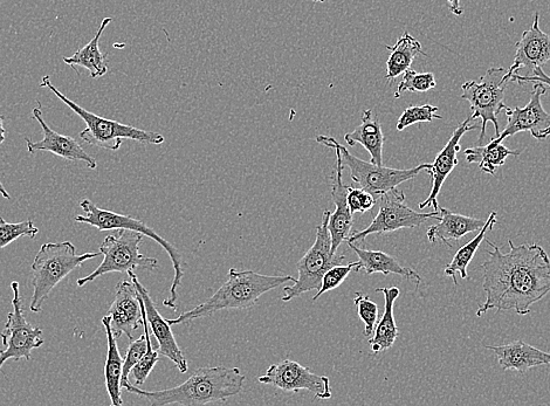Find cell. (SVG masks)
<instances>
[{"instance_id": "obj_1", "label": "cell", "mask_w": 550, "mask_h": 406, "mask_svg": "<svg viewBox=\"0 0 550 406\" xmlns=\"http://www.w3.org/2000/svg\"><path fill=\"white\" fill-rule=\"evenodd\" d=\"M492 247L483 266V288L486 301L477 311L483 316L495 309L498 313L514 311L524 316L536 302L550 292V259L538 244L515 246L508 240L510 252L503 253L490 240Z\"/></svg>"}, {"instance_id": "obj_2", "label": "cell", "mask_w": 550, "mask_h": 406, "mask_svg": "<svg viewBox=\"0 0 550 406\" xmlns=\"http://www.w3.org/2000/svg\"><path fill=\"white\" fill-rule=\"evenodd\" d=\"M246 377L238 368L215 367L197 369L187 381L178 387L160 391H146L129 382L125 389L136 396L146 398L153 406L180 404L201 406L223 403L240 394Z\"/></svg>"}, {"instance_id": "obj_3", "label": "cell", "mask_w": 550, "mask_h": 406, "mask_svg": "<svg viewBox=\"0 0 550 406\" xmlns=\"http://www.w3.org/2000/svg\"><path fill=\"white\" fill-rule=\"evenodd\" d=\"M292 275H265L254 271H238L231 268L228 280L209 300L185 312L173 320L171 326L182 325L197 319L206 318L228 309H247L257 305L260 297L288 282H295Z\"/></svg>"}, {"instance_id": "obj_4", "label": "cell", "mask_w": 550, "mask_h": 406, "mask_svg": "<svg viewBox=\"0 0 550 406\" xmlns=\"http://www.w3.org/2000/svg\"><path fill=\"white\" fill-rule=\"evenodd\" d=\"M100 256L101 252L77 254V249L71 242L41 245L32 264L33 294L30 311L32 313L43 311L46 300L61 281L85 261Z\"/></svg>"}, {"instance_id": "obj_5", "label": "cell", "mask_w": 550, "mask_h": 406, "mask_svg": "<svg viewBox=\"0 0 550 406\" xmlns=\"http://www.w3.org/2000/svg\"><path fill=\"white\" fill-rule=\"evenodd\" d=\"M40 86L50 89L59 100L63 101L68 108L72 109L86 123L87 127L80 133V139L89 144V146L118 151L122 146L123 140H132L142 144H156V146H160L165 141L164 136L160 133L147 132V130L133 126L122 125L118 121L101 118L99 115L88 112V110L80 107L78 103L68 99L66 95L61 93L52 84L51 78L48 75L41 79Z\"/></svg>"}, {"instance_id": "obj_6", "label": "cell", "mask_w": 550, "mask_h": 406, "mask_svg": "<svg viewBox=\"0 0 550 406\" xmlns=\"http://www.w3.org/2000/svg\"><path fill=\"white\" fill-rule=\"evenodd\" d=\"M79 205L80 208L85 211V216H75V222L91 225L99 231L127 229L140 232L144 235V237L155 240L158 245L163 247L165 252L168 253L175 271L173 285L170 287L169 298L164 300L163 305L173 309V311H176L178 288L182 285V279L184 277L181 252L140 219H135L129 216L120 215V213L100 209L99 206H96L94 203L89 201V199H82Z\"/></svg>"}, {"instance_id": "obj_7", "label": "cell", "mask_w": 550, "mask_h": 406, "mask_svg": "<svg viewBox=\"0 0 550 406\" xmlns=\"http://www.w3.org/2000/svg\"><path fill=\"white\" fill-rule=\"evenodd\" d=\"M316 142L322 146L339 151L343 167L349 169L352 180L360 185V188L370 192L376 198L390 190L400 187L401 184L414 180L422 172L431 169L432 164L423 163L411 169H393L360 160L349 153L334 137L320 135Z\"/></svg>"}, {"instance_id": "obj_8", "label": "cell", "mask_w": 550, "mask_h": 406, "mask_svg": "<svg viewBox=\"0 0 550 406\" xmlns=\"http://www.w3.org/2000/svg\"><path fill=\"white\" fill-rule=\"evenodd\" d=\"M330 215L332 212L329 210L323 212L322 224L316 229L315 243L297 265L299 278L293 286L284 288L283 302H290L308 292H318L323 275L330 268L345 263V254L332 252V238L328 229Z\"/></svg>"}, {"instance_id": "obj_9", "label": "cell", "mask_w": 550, "mask_h": 406, "mask_svg": "<svg viewBox=\"0 0 550 406\" xmlns=\"http://www.w3.org/2000/svg\"><path fill=\"white\" fill-rule=\"evenodd\" d=\"M144 235L140 232L120 229L115 230L100 245L102 263L96 270L77 281L79 287H84L108 273H129L142 268L154 271L158 266L155 258L143 256L140 252Z\"/></svg>"}, {"instance_id": "obj_10", "label": "cell", "mask_w": 550, "mask_h": 406, "mask_svg": "<svg viewBox=\"0 0 550 406\" xmlns=\"http://www.w3.org/2000/svg\"><path fill=\"white\" fill-rule=\"evenodd\" d=\"M504 67H493L480 78V81H467L462 86V99L471 105L472 120L481 119V132L478 146H483L488 123H493L495 137L500 135L498 116L505 109V91L511 82L506 77Z\"/></svg>"}, {"instance_id": "obj_11", "label": "cell", "mask_w": 550, "mask_h": 406, "mask_svg": "<svg viewBox=\"0 0 550 406\" xmlns=\"http://www.w3.org/2000/svg\"><path fill=\"white\" fill-rule=\"evenodd\" d=\"M404 192L400 189H393L377 198L378 213L373 222L363 231L356 232L349 236L347 243H361L370 235H384V233L395 232L402 229H416L423 225L426 220L437 219L440 211L429 213L417 212L409 208L405 203Z\"/></svg>"}, {"instance_id": "obj_12", "label": "cell", "mask_w": 550, "mask_h": 406, "mask_svg": "<svg viewBox=\"0 0 550 406\" xmlns=\"http://www.w3.org/2000/svg\"><path fill=\"white\" fill-rule=\"evenodd\" d=\"M13 292V311L8 314V321L0 333L4 349L0 352V369L10 360H32V352L44 344L43 330L34 327L26 319L23 298L20 294L19 282L11 284Z\"/></svg>"}, {"instance_id": "obj_13", "label": "cell", "mask_w": 550, "mask_h": 406, "mask_svg": "<svg viewBox=\"0 0 550 406\" xmlns=\"http://www.w3.org/2000/svg\"><path fill=\"white\" fill-rule=\"evenodd\" d=\"M258 381L285 392L306 390L315 398H332V389L327 376L316 375L311 369L302 367L301 364L292 360L272 364L265 375L258 377Z\"/></svg>"}, {"instance_id": "obj_14", "label": "cell", "mask_w": 550, "mask_h": 406, "mask_svg": "<svg viewBox=\"0 0 550 406\" xmlns=\"http://www.w3.org/2000/svg\"><path fill=\"white\" fill-rule=\"evenodd\" d=\"M546 92L545 85L535 82L531 100L526 107L513 109L505 107L507 126L503 133H500L499 137L492 141L504 142L507 137L524 132L531 133L534 139L539 141L548 139L550 136V114L542 106V96Z\"/></svg>"}, {"instance_id": "obj_15", "label": "cell", "mask_w": 550, "mask_h": 406, "mask_svg": "<svg viewBox=\"0 0 550 406\" xmlns=\"http://www.w3.org/2000/svg\"><path fill=\"white\" fill-rule=\"evenodd\" d=\"M43 110H41V103L38 101V106L32 110V118L38 121L41 129H43V140L39 142H33L31 139H25L27 144V151L29 154H37L39 151H46L55 156L64 158L70 162H84L89 169L95 170L98 167V163L94 157L86 153V150L80 146V144L71 136L61 135L47 125L43 118Z\"/></svg>"}, {"instance_id": "obj_16", "label": "cell", "mask_w": 550, "mask_h": 406, "mask_svg": "<svg viewBox=\"0 0 550 406\" xmlns=\"http://www.w3.org/2000/svg\"><path fill=\"white\" fill-rule=\"evenodd\" d=\"M128 275L132 278L137 292L140 293L143 300L144 311H146L151 334L155 336L158 344V353L164 357H168L171 362H174L175 366L182 374L187 373L189 369L188 361L185 359L182 349L176 342L170 323L163 318L160 312H158L154 300L150 297L148 289L141 284L139 279H137L134 271L129 272Z\"/></svg>"}, {"instance_id": "obj_17", "label": "cell", "mask_w": 550, "mask_h": 406, "mask_svg": "<svg viewBox=\"0 0 550 406\" xmlns=\"http://www.w3.org/2000/svg\"><path fill=\"white\" fill-rule=\"evenodd\" d=\"M108 313L116 339L125 334L134 341V332L142 326L143 318L140 294L133 281L122 280L116 285L115 298Z\"/></svg>"}, {"instance_id": "obj_18", "label": "cell", "mask_w": 550, "mask_h": 406, "mask_svg": "<svg viewBox=\"0 0 550 406\" xmlns=\"http://www.w3.org/2000/svg\"><path fill=\"white\" fill-rule=\"evenodd\" d=\"M471 121L472 118L470 116L469 119L460 123L455 132H453L449 142L446 143V146L437 155L435 162L432 163L431 169L428 170L432 180L431 192L429 197L426 198L423 203L419 204V209L423 210L428 208V206H432L433 211H439L438 196L440 190H442L446 178L450 176L453 169H455L459 163L458 154L460 151V140H462V137L466 133L479 129V126L470 125Z\"/></svg>"}, {"instance_id": "obj_19", "label": "cell", "mask_w": 550, "mask_h": 406, "mask_svg": "<svg viewBox=\"0 0 550 406\" xmlns=\"http://www.w3.org/2000/svg\"><path fill=\"white\" fill-rule=\"evenodd\" d=\"M550 61V36L540 29L539 13L534 15L531 29L521 34V38L515 45V57L510 70H507L505 79L511 82L513 74L527 68L533 71L536 67H542Z\"/></svg>"}, {"instance_id": "obj_20", "label": "cell", "mask_w": 550, "mask_h": 406, "mask_svg": "<svg viewBox=\"0 0 550 406\" xmlns=\"http://www.w3.org/2000/svg\"><path fill=\"white\" fill-rule=\"evenodd\" d=\"M336 164L332 177V197L335 204V211L330 215L328 229L330 238H332V252L338 253L339 247L350 236L353 229V213L350 211L347 194L348 185L343 184V167L339 151L335 150Z\"/></svg>"}, {"instance_id": "obj_21", "label": "cell", "mask_w": 550, "mask_h": 406, "mask_svg": "<svg viewBox=\"0 0 550 406\" xmlns=\"http://www.w3.org/2000/svg\"><path fill=\"white\" fill-rule=\"evenodd\" d=\"M485 348L492 350L497 357L499 366L504 371L513 370L518 373H526L534 368L550 366L549 353L524 341H514L504 344V346H485Z\"/></svg>"}, {"instance_id": "obj_22", "label": "cell", "mask_w": 550, "mask_h": 406, "mask_svg": "<svg viewBox=\"0 0 550 406\" xmlns=\"http://www.w3.org/2000/svg\"><path fill=\"white\" fill-rule=\"evenodd\" d=\"M438 223L429 227L426 232L429 242H443L451 249V242H459L469 233L481 230L486 222L481 219L459 215L449 209L439 208Z\"/></svg>"}, {"instance_id": "obj_23", "label": "cell", "mask_w": 550, "mask_h": 406, "mask_svg": "<svg viewBox=\"0 0 550 406\" xmlns=\"http://www.w3.org/2000/svg\"><path fill=\"white\" fill-rule=\"evenodd\" d=\"M356 256L359 257L355 272H364L367 275L381 273L383 275L396 274L405 279L414 281L416 285L421 284L422 278L412 268L402 266L398 261L382 251L366 250L354 243H347Z\"/></svg>"}, {"instance_id": "obj_24", "label": "cell", "mask_w": 550, "mask_h": 406, "mask_svg": "<svg viewBox=\"0 0 550 406\" xmlns=\"http://www.w3.org/2000/svg\"><path fill=\"white\" fill-rule=\"evenodd\" d=\"M345 141L350 147L361 144L370 154L371 163L383 165L385 137L381 122L377 119V116L374 115L373 110H364L361 125L357 126L352 133H347L345 135Z\"/></svg>"}, {"instance_id": "obj_25", "label": "cell", "mask_w": 550, "mask_h": 406, "mask_svg": "<svg viewBox=\"0 0 550 406\" xmlns=\"http://www.w3.org/2000/svg\"><path fill=\"white\" fill-rule=\"evenodd\" d=\"M376 292L384 295L385 304L382 318L375 327L373 337L369 340L374 354L385 352V350L393 347L398 335H400V329L396 325L394 316L395 302L401 295L400 288H377Z\"/></svg>"}, {"instance_id": "obj_26", "label": "cell", "mask_w": 550, "mask_h": 406, "mask_svg": "<svg viewBox=\"0 0 550 406\" xmlns=\"http://www.w3.org/2000/svg\"><path fill=\"white\" fill-rule=\"evenodd\" d=\"M102 325L106 329L108 350L105 366L106 388L112 406H121L122 401V373L123 359L120 354L118 342L113 334L112 326H110V316H103Z\"/></svg>"}, {"instance_id": "obj_27", "label": "cell", "mask_w": 550, "mask_h": 406, "mask_svg": "<svg viewBox=\"0 0 550 406\" xmlns=\"http://www.w3.org/2000/svg\"><path fill=\"white\" fill-rule=\"evenodd\" d=\"M113 22L112 18H105L96 32L95 37L89 41V43L75 52L72 57L64 58V63L72 68L77 66L84 67L91 73L92 79H99L105 77L108 72V66L106 63V54L100 51V39L105 32L106 27Z\"/></svg>"}, {"instance_id": "obj_28", "label": "cell", "mask_w": 550, "mask_h": 406, "mask_svg": "<svg viewBox=\"0 0 550 406\" xmlns=\"http://www.w3.org/2000/svg\"><path fill=\"white\" fill-rule=\"evenodd\" d=\"M387 50L390 54L387 61V75H385V79L389 82H393L405 71H408L417 55L421 54L423 57L428 55L423 51L422 44L412 37L409 32H404L403 36L397 40L394 46H387Z\"/></svg>"}, {"instance_id": "obj_29", "label": "cell", "mask_w": 550, "mask_h": 406, "mask_svg": "<svg viewBox=\"0 0 550 406\" xmlns=\"http://www.w3.org/2000/svg\"><path fill=\"white\" fill-rule=\"evenodd\" d=\"M495 224H497V212H492L490 217L486 220L485 225L481 227L477 237L473 238L471 242L463 246L462 249H459L451 263L445 267L444 273L446 277L452 278L453 284L458 285L456 274H459L460 278L463 280L469 277V274H467V267L470 266L481 243L484 242L487 231H492Z\"/></svg>"}, {"instance_id": "obj_30", "label": "cell", "mask_w": 550, "mask_h": 406, "mask_svg": "<svg viewBox=\"0 0 550 406\" xmlns=\"http://www.w3.org/2000/svg\"><path fill=\"white\" fill-rule=\"evenodd\" d=\"M520 150H511L504 146L503 142L491 141L486 146H477L465 150L466 160L470 164L478 163L479 169L484 174L494 175L495 170L503 167L507 157L519 156Z\"/></svg>"}, {"instance_id": "obj_31", "label": "cell", "mask_w": 550, "mask_h": 406, "mask_svg": "<svg viewBox=\"0 0 550 406\" xmlns=\"http://www.w3.org/2000/svg\"><path fill=\"white\" fill-rule=\"evenodd\" d=\"M437 86L435 74L433 73H417L409 68L403 73V79L397 87L395 98L400 99L405 92L425 93L432 91Z\"/></svg>"}, {"instance_id": "obj_32", "label": "cell", "mask_w": 550, "mask_h": 406, "mask_svg": "<svg viewBox=\"0 0 550 406\" xmlns=\"http://www.w3.org/2000/svg\"><path fill=\"white\" fill-rule=\"evenodd\" d=\"M39 229L34 225L33 220H25L22 223H8L0 217V250L5 249L15 240L27 237L34 239L37 237Z\"/></svg>"}, {"instance_id": "obj_33", "label": "cell", "mask_w": 550, "mask_h": 406, "mask_svg": "<svg viewBox=\"0 0 550 406\" xmlns=\"http://www.w3.org/2000/svg\"><path fill=\"white\" fill-rule=\"evenodd\" d=\"M439 108L432 105L410 106L404 110L397 121V130L402 132L405 128L416 125V123L432 122L443 120V116L437 115Z\"/></svg>"}, {"instance_id": "obj_34", "label": "cell", "mask_w": 550, "mask_h": 406, "mask_svg": "<svg viewBox=\"0 0 550 406\" xmlns=\"http://www.w3.org/2000/svg\"><path fill=\"white\" fill-rule=\"evenodd\" d=\"M158 360H160V353H158V344L154 346L151 337L148 342V350L146 355L142 357L139 363L130 371V377H133V380L137 387L146 383L147 378L151 374V371L154 370Z\"/></svg>"}, {"instance_id": "obj_35", "label": "cell", "mask_w": 550, "mask_h": 406, "mask_svg": "<svg viewBox=\"0 0 550 406\" xmlns=\"http://www.w3.org/2000/svg\"><path fill=\"white\" fill-rule=\"evenodd\" d=\"M357 263L348 264L346 266L336 265L323 275L321 287L318 292L313 297V301L319 300L323 294L333 291L340 287L343 282L349 277L350 272H352Z\"/></svg>"}, {"instance_id": "obj_36", "label": "cell", "mask_w": 550, "mask_h": 406, "mask_svg": "<svg viewBox=\"0 0 550 406\" xmlns=\"http://www.w3.org/2000/svg\"><path fill=\"white\" fill-rule=\"evenodd\" d=\"M354 304L357 307V314H359L360 319L364 322V326H366L364 328V336H373L378 318L377 305L367 295H362L361 293H356Z\"/></svg>"}, {"instance_id": "obj_37", "label": "cell", "mask_w": 550, "mask_h": 406, "mask_svg": "<svg viewBox=\"0 0 550 406\" xmlns=\"http://www.w3.org/2000/svg\"><path fill=\"white\" fill-rule=\"evenodd\" d=\"M347 202L350 211L354 213L368 212L377 204V198L362 188L348 187Z\"/></svg>"}, {"instance_id": "obj_38", "label": "cell", "mask_w": 550, "mask_h": 406, "mask_svg": "<svg viewBox=\"0 0 550 406\" xmlns=\"http://www.w3.org/2000/svg\"><path fill=\"white\" fill-rule=\"evenodd\" d=\"M533 77H521L518 73H515L511 77V82H518V84H526V82H539V84L547 85L550 87V77L543 72L541 67H536L533 70Z\"/></svg>"}, {"instance_id": "obj_39", "label": "cell", "mask_w": 550, "mask_h": 406, "mask_svg": "<svg viewBox=\"0 0 550 406\" xmlns=\"http://www.w3.org/2000/svg\"><path fill=\"white\" fill-rule=\"evenodd\" d=\"M446 2L449 3V10L453 15L455 16H462L463 15V9L462 6H460V0H446Z\"/></svg>"}, {"instance_id": "obj_40", "label": "cell", "mask_w": 550, "mask_h": 406, "mask_svg": "<svg viewBox=\"0 0 550 406\" xmlns=\"http://www.w3.org/2000/svg\"><path fill=\"white\" fill-rule=\"evenodd\" d=\"M6 130L4 128V116L0 114V144L4 143Z\"/></svg>"}, {"instance_id": "obj_41", "label": "cell", "mask_w": 550, "mask_h": 406, "mask_svg": "<svg viewBox=\"0 0 550 406\" xmlns=\"http://www.w3.org/2000/svg\"><path fill=\"white\" fill-rule=\"evenodd\" d=\"M0 195H2L5 199H8V201H11V195L9 194L8 191H6V189L4 188V185L2 184V182H0Z\"/></svg>"}, {"instance_id": "obj_42", "label": "cell", "mask_w": 550, "mask_h": 406, "mask_svg": "<svg viewBox=\"0 0 550 406\" xmlns=\"http://www.w3.org/2000/svg\"><path fill=\"white\" fill-rule=\"evenodd\" d=\"M313 2H314V3H321V4H322V3H325L326 0H313Z\"/></svg>"}]
</instances>
